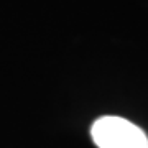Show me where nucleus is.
Returning a JSON list of instances; mask_svg holds the SVG:
<instances>
[{
	"label": "nucleus",
	"mask_w": 148,
	"mask_h": 148,
	"mask_svg": "<svg viewBox=\"0 0 148 148\" xmlns=\"http://www.w3.org/2000/svg\"><path fill=\"white\" fill-rule=\"evenodd\" d=\"M99 148H148V137L140 127L122 117H102L90 128Z\"/></svg>",
	"instance_id": "obj_1"
}]
</instances>
